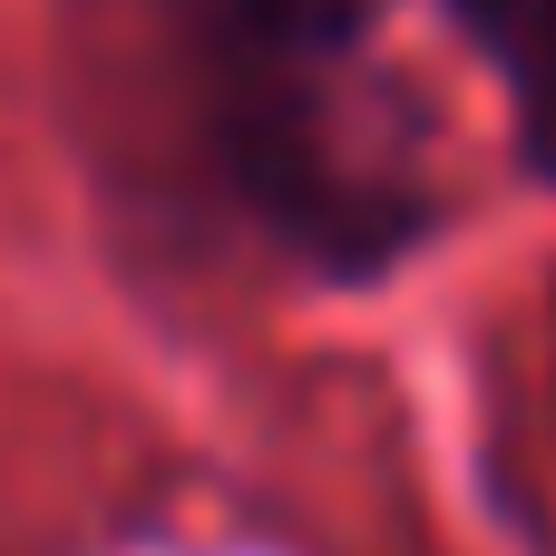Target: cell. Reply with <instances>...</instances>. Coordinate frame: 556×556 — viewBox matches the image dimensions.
I'll list each match as a JSON object with an SVG mask.
<instances>
[{
  "mask_svg": "<svg viewBox=\"0 0 556 556\" xmlns=\"http://www.w3.org/2000/svg\"><path fill=\"white\" fill-rule=\"evenodd\" d=\"M440 10L479 49V68L498 78L518 156L538 176H556V0H440Z\"/></svg>",
  "mask_w": 556,
  "mask_h": 556,
  "instance_id": "cell-2",
  "label": "cell"
},
{
  "mask_svg": "<svg viewBox=\"0 0 556 556\" xmlns=\"http://www.w3.org/2000/svg\"><path fill=\"white\" fill-rule=\"evenodd\" d=\"M215 205L303 283L371 293L450 225L430 117L381 59V0H156Z\"/></svg>",
  "mask_w": 556,
  "mask_h": 556,
  "instance_id": "cell-1",
  "label": "cell"
},
{
  "mask_svg": "<svg viewBox=\"0 0 556 556\" xmlns=\"http://www.w3.org/2000/svg\"><path fill=\"white\" fill-rule=\"evenodd\" d=\"M547 332H556V323H547Z\"/></svg>",
  "mask_w": 556,
  "mask_h": 556,
  "instance_id": "cell-3",
  "label": "cell"
}]
</instances>
